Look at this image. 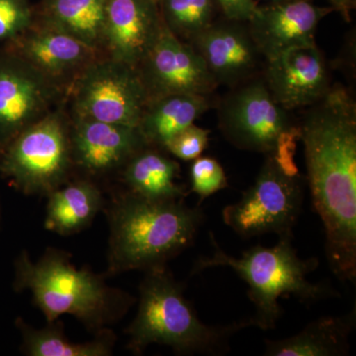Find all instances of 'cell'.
<instances>
[{
	"label": "cell",
	"mask_w": 356,
	"mask_h": 356,
	"mask_svg": "<svg viewBox=\"0 0 356 356\" xmlns=\"http://www.w3.org/2000/svg\"><path fill=\"white\" fill-rule=\"evenodd\" d=\"M108 273L163 266L191 247L202 226L201 208L182 200H149L131 193L109 209Z\"/></svg>",
	"instance_id": "2"
},
{
	"label": "cell",
	"mask_w": 356,
	"mask_h": 356,
	"mask_svg": "<svg viewBox=\"0 0 356 356\" xmlns=\"http://www.w3.org/2000/svg\"><path fill=\"white\" fill-rule=\"evenodd\" d=\"M159 6L166 29L186 43L216 21L214 0H159Z\"/></svg>",
	"instance_id": "24"
},
{
	"label": "cell",
	"mask_w": 356,
	"mask_h": 356,
	"mask_svg": "<svg viewBox=\"0 0 356 356\" xmlns=\"http://www.w3.org/2000/svg\"><path fill=\"white\" fill-rule=\"evenodd\" d=\"M163 27L159 0H108L102 51L106 57L138 67Z\"/></svg>",
	"instance_id": "14"
},
{
	"label": "cell",
	"mask_w": 356,
	"mask_h": 356,
	"mask_svg": "<svg viewBox=\"0 0 356 356\" xmlns=\"http://www.w3.org/2000/svg\"><path fill=\"white\" fill-rule=\"evenodd\" d=\"M334 8L318 7L308 0H285L257 6L248 26L264 58L296 47L316 44L318 22Z\"/></svg>",
	"instance_id": "15"
},
{
	"label": "cell",
	"mask_w": 356,
	"mask_h": 356,
	"mask_svg": "<svg viewBox=\"0 0 356 356\" xmlns=\"http://www.w3.org/2000/svg\"><path fill=\"white\" fill-rule=\"evenodd\" d=\"M356 324L355 308L339 317L312 321L295 336L266 339V356H343L350 351V337Z\"/></svg>",
	"instance_id": "18"
},
{
	"label": "cell",
	"mask_w": 356,
	"mask_h": 356,
	"mask_svg": "<svg viewBox=\"0 0 356 356\" xmlns=\"http://www.w3.org/2000/svg\"><path fill=\"white\" fill-rule=\"evenodd\" d=\"M209 133L206 129L192 124L172 137L165 149L182 161H194L201 156L208 146Z\"/></svg>",
	"instance_id": "27"
},
{
	"label": "cell",
	"mask_w": 356,
	"mask_h": 356,
	"mask_svg": "<svg viewBox=\"0 0 356 356\" xmlns=\"http://www.w3.org/2000/svg\"><path fill=\"white\" fill-rule=\"evenodd\" d=\"M0 172L26 194H46L64 184L72 163L70 128L58 113L44 115L3 149Z\"/></svg>",
	"instance_id": "6"
},
{
	"label": "cell",
	"mask_w": 356,
	"mask_h": 356,
	"mask_svg": "<svg viewBox=\"0 0 356 356\" xmlns=\"http://www.w3.org/2000/svg\"><path fill=\"white\" fill-rule=\"evenodd\" d=\"M271 2H280V1H285V0H269Z\"/></svg>",
	"instance_id": "30"
},
{
	"label": "cell",
	"mask_w": 356,
	"mask_h": 356,
	"mask_svg": "<svg viewBox=\"0 0 356 356\" xmlns=\"http://www.w3.org/2000/svg\"><path fill=\"white\" fill-rule=\"evenodd\" d=\"M208 96L170 95L147 102L139 129L144 139L152 147L165 149L166 144L177 133L194 124V121L209 108Z\"/></svg>",
	"instance_id": "19"
},
{
	"label": "cell",
	"mask_w": 356,
	"mask_h": 356,
	"mask_svg": "<svg viewBox=\"0 0 356 356\" xmlns=\"http://www.w3.org/2000/svg\"><path fill=\"white\" fill-rule=\"evenodd\" d=\"M210 236L213 254L200 257L193 273L218 266L235 270L247 282L248 299L254 305V316L248 320L250 327L262 331L273 330L283 313L278 302L282 296L292 295L304 303L339 296L334 288L308 280L318 262L316 259H301L293 247L292 236H280L274 247L255 245L248 248L241 257L225 252L213 234Z\"/></svg>",
	"instance_id": "5"
},
{
	"label": "cell",
	"mask_w": 356,
	"mask_h": 356,
	"mask_svg": "<svg viewBox=\"0 0 356 356\" xmlns=\"http://www.w3.org/2000/svg\"><path fill=\"white\" fill-rule=\"evenodd\" d=\"M227 186L228 178L219 161L207 156L194 159L191 168V187L199 196V203Z\"/></svg>",
	"instance_id": "25"
},
{
	"label": "cell",
	"mask_w": 356,
	"mask_h": 356,
	"mask_svg": "<svg viewBox=\"0 0 356 356\" xmlns=\"http://www.w3.org/2000/svg\"><path fill=\"white\" fill-rule=\"evenodd\" d=\"M48 196L44 227L58 235H72L86 228L102 208V192L84 180L58 187Z\"/></svg>",
	"instance_id": "22"
},
{
	"label": "cell",
	"mask_w": 356,
	"mask_h": 356,
	"mask_svg": "<svg viewBox=\"0 0 356 356\" xmlns=\"http://www.w3.org/2000/svg\"><path fill=\"white\" fill-rule=\"evenodd\" d=\"M334 9L341 11L343 15L348 16V10L353 7V0H330Z\"/></svg>",
	"instance_id": "29"
},
{
	"label": "cell",
	"mask_w": 356,
	"mask_h": 356,
	"mask_svg": "<svg viewBox=\"0 0 356 356\" xmlns=\"http://www.w3.org/2000/svg\"><path fill=\"white\" fill-rule=\"evenodd\" d=\"M179 165L152 146L138 152L129 159L124 180L129 191L149 200H181L186 195L175 179Z\"/></svg>",
	"instance_id": "20"
},
{
	"label": "cell",
	"mask_w": 356,
	"mask_h": 356,
	"mask_svg": "<svg viewBox=\"0 0 356 356\" xmlns=\"http://www.w3.org/2000/svg\"><path fill=\"white\" fill-rule=\"evenodd\" d=\"M72 161L90 173H104L126 163L149 144L139 129L74 113L70 129Z\"/></svg>",
	"instance_id": "16"
},
{
	"label": "cell",
	"mask_w": 356,
	"mask_h": 356,
	"mask_svg": "<svg viewBox=\"0 0 356 356\" xmlns=\"http://www.w3.org/2000/svg\"><path fill=\"white\" fill-rule=\"evenodd\" d=\"M189 44L203 58L218 86L236 88L257 77L266 65L247 22L226 18L215 21Z\"/></svg>",
	"instance_id": "12"
},
{
	"label": "cell",
	"mask_w": 356,
	"mask_h": 356,
	"mask_svg": "<svg viewBox=\"0 0 356 356\" xmlns=\"http://www.w3.org/2000/svg\"><path fill=\"white\" fill-rule=\"evenodd\" d=\"M57 86L14 53L0 57V149L49 113Z\"/></svg>",
	"instance_id": "11"
},
{
	"label": "cell",
	"mask_w": 356,
	"mask_h": 356,
	"mask_svg": "<svg viewBox=\"0 0 356 356\" xmlns=\"http://www.w3.org/2000/svg\"><path fill=\"white\" fill-rule=\"evenodd\" d=\"M264 79L282 108H303L330 90L329 72L317 44L296 47L266 60Z\"/></svg>",
	"instance_id": "13"
},
{
	"label": "cell",
	"mask_w": 356,
	"mask_h": 356,
	"mask_svg": "<svg viewBox=\"0 0 356 356\" xmlns=\"http://www.w3.org/2000/svg\"><path fill=\"white\" fill-rule=\"evenodd\" d=\"M254 184L236 203L222 210L225 224L242 238L276 234L292 236L301 214L303 188L300 175H290L266 154Z\"/></svg>",
	"instance_id": "7"
},
{
	"label": "cell",
	"mask_w": 356,
	"mask_h": 356,
	"mask_svg": "<svg viewBox=\"0 0 356 356\" xmlns=\"http://www.w3.org/2000/svg\"><path fill=\"white\" fill-rule=\"evenodd\" d=\"M72 99L74 113L138 128L149 95L137 67L106 57L95 58L77 74Z\"/></svg>",
	"instance_id": "8"
},
{
	"label": "cell",
	"mask_w": 356,
	"mask_h": 356,
	"mask_svg": "<svg viewBox=\"0 0 356 356\" xmlns=\"http://www.w3.org/2000/svg\"><path fill=\"white\" fill-rule=\"evenodd\" d=\"M137 70L149 100L170 95L208 96L218 86L195 49L165 26Z\"/></svg>",
	"instance_id": "10"
},
{
	"label": "cell",
	"mask_w": 356,
	"mask_h": 356,
	"mask_svg": "<svg viewBox=\"0 0 356 356\" xmlns=\"http://www.w3.org/2000/svg\"><path fill=\"white\" fill-rule=\"evenodd\" d=\"M34 21L27 0H0V41L17 38Z\"/></svg>",
	"instance_id": "26"
},
{
	"label": "cell",
	"mask_w": 356,
	"mask_h": 356,
	"mask_svg": "<svg viewBox=\"0 0 356 356\" xmlns=\"http://www.w3.org/2000/svg\"><path fill=\"white\" fill-rule=\"evenodd\" d=\"M299 125L312 203L322 220L325 255L343 282L356 280V106L334 86Z\"/></svg>",
	"instance_id": "1"
},
{
	"label": "cell",
	"mask_w": 356,
	"mask_h": 356,
	"mask_svg": "<svg viewBox=\"0 0 356 356\" xmlns=\"http://www.w3.org/2000/svg\"><path fill=\"white\" fill-rule=\"evenodd\" d=\"M14 266V289L32 293L48 324L60 316L72 315L90 331L99 332L132 304V297L109 287L90 270L77 269L69 255L60 250H48L36 262L22 252Z\"/></svg>",
	"instance_id": "4"
},
{
	"label": "cell",
	"mask_w": 356,
	"mask_h": 356,
	"mask_svg": "<svg viewBox=\"0 0 356 356\" xmlns=\"http://www.w3.org/2000/svg\"><path fill=\"white\" fill-rule=\"evenodd\" d=\"M22 334L23 350L31 356H109L112 355L114 337L106 330L86 343H72L65 336L64 330L54 322L41 330L33 329L22 318L16 320Z\"/></svg>",
	"instance_id": "23"
},
{
	"label": "cell",
	"mask_w": 356,
	"mask_h": 356,
	"mask_svg": "<svg viewBox=\"0 0 356 356\" xmlns=\"http://www.w3.org/2000/svg\"><path fill=\"white\" fill-rule=\"evenodd\" d=\"M108 0H44L40 22L99 51Z\"/></svg>",
	"instance_id": "21"
},
{
	"label": "cell",
	"mask_w": 356,
	"mask_h": 356,
	"mask_svg": "<svg viewBox=\"0 0 356 356\" xmlns=\"http://www.w3.org/2000/svg\"><path fill=\"white\" fill-rule=\"evenodd\" d=\"M184 292L165 264L146 270L137 315L127 329L129 350L140 355L151 344H161L177 355H222L229 350L231 337L250 327L248 320L204 324Z\"/></svg>",
	"instance_id": "3"
},
{
	"label": "cell",
	"mask_w": 356,
	"mask_h": 356,
	"mask_svg": "<svg viewBox=\"0 0 356 356\" xmlns=\"http://www.w3.org/2000/svg\"><path fill=\"white\" fill-rule=\"evenodd\" d=\"M267 88L264 77L236 86L219 108V126L225 138L245 151L271 154L283 131L293 123Z\"/></svg>",
	"instance_id": "9"
},
{
	"label": "cell",
	"mask_w": 356,
	"mask_h": 356,
	"mask_svg": "<svg viewBox=\"0 0 356 356\" xmlns=\"http://www.w3.org/2000/svg\"><path fill=\"white\" fill-rule=\"evenodd\" d=\"M13 41V53L56 84L65 77L77 76L97 58L95 49L42 22L34 21Z\"/></svg>",
	"instance_id": "17"
},
{
	"label": "cell",
	"mask_w": 356,
	"mask_h": 356,
	"mask_svg": "<svg viewBox=\"0 0 356 356\" xmlns=\"http://www.w3.org/2000/svg\"><path fill=\"white\" fill-rule=\"evenodd\" d=\"M226 19L248 22L257 9L255 0H214Z\"/></svg>",
	"instance_id": "28"
}]
</instances>
